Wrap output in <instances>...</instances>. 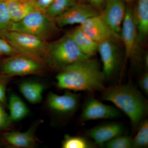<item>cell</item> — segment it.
Wrapping results in <instances>:
<instances>
[{
	"label": "cell",
	"instance_id": "1",
	"mask_svg": "<svg viewBox=\"0 0 148 148\" xmlns=\"http://www.w3.org/2000/svg\"><path fill=\"white\" fill-rule=\"evenodd\" d=\"M58 88L69 91H102L106 79L99 64L90 58L66 66L56 77Z\"/></svg>",
	"mask_w": 148,
	"mask_h": 148
},
{
	"label": "cell",
	"instance_id": "2",
	"mask_svg": "<svg viewBox=\"0 0 148 148\" xmlns=\"http://www.w3.org/2000/svg\"><path fill=\"white\" fill-rule=\"evenodd\" d=\"M103 101L113 103L130 120L133 129L137 128L148 113V101L134 85L130 83L105 88L102 91Z\"/></svg>",
	"mask_w": 148,
	"mask_h": 148
},
{
	"label": "cell",
	"instance_id": "3",
	"mask_svg": "<svg viewBox=\"0 0 148 148\" xmlns=\"http://www.w3.org/2000/svg\"><path fill=\"white\" fill-rule=\"evenodd\" d=\"M90 58L84 54L76 44L70 32L48 43L45 61L53 69H62L78 62Z\"/></svg>",
	"mask_w": 148,
	"mask_h": 148
},
{
	"label": "cell",
	"instance_id": "4",
	"mask_svg": "<svg viewBox=\"0 0 148 148\" xmlns=\"http://www.w3.org/2000/svg\"><path fill=\"white\" fill-rule=\"evenodd\" d=\"M25 33L47 41L58 31L54 19L36 9L21 21L13 22L11 31Z\"/></svg>",
	"mask_w": 148,
	"mask_h": 148
},
{
	"label": "cell",
	"instance_id": "5",
	"mask_svg": "<svg viewBox=\"0 0 148 148\" xmlns=\"http://www.w3.org/2000/svg\"><path fill=\"white\" fill-rule=\"evenodd\" d=\"M3 39L6 40L19 54L43 62L46 56L48 43L38 37L21 32L10 31Z\"/></svg>",
	"mask_w": 148,
	"mask_h": 148
},
{
	"label": "cell",
	"instance_id": "6",
	"mask_svg": "<svg viewBox=\"0 0 148 148\" xmlns=\"http://www.w3.org/2000/svg\"><path fill=\"white\" fill-rule=\"evenodd\" d=\"M42 63L27 56L16 54L3 60L1 73L11 77L40 74L44 71Z\"/></svg>",
	"mask_w": 148,
	"mask_h": 148
},
{
	"label": "cell",
	"instance_id": "7",
	"mask_svg": "<svg viewBox=\"0 0 148 148\" xmlns=\"http://www.w3.org/2000/svg\"><path fill=\"white\" fill-rule=\"evenodd\" d=\"M120 38L124 45L125 59L133 62L138 59V32L134 19L133 11L126 8L125 16L122 24Z\"/></svg>",
	"mask_w": 148,
	"mask_h": 148
},
{
	"label": "cell",
	"instance_id": "8",
	"mask_svg": "<svg viewBox=\"0 0 148 148\" xmlns=\"http://www.w3.org/2000/svg\"><path fill=\"white\" fill-rule=\"evenodd\" d=\"M120 116V112L117 108L104 104L96 98H90L84 105L81 118L85 121L115 119Z\"/></svg>",
	"mask_w": 148,
	"mask_h": 148
},
{
	"label": "cell",
	"instance_id": "9",
	"mask_svg": "<svg viewBox=\"0 0 148 148\" xmlns=\"http://www.w3.org/2000/svg\"><path fill=\"white\" fill-rule=\"evenodd\" d=\"M126 8L123 0H107L105 8L101 13L116 38H120L122 24Z\"/></svg>",
	"mask_w": 148,
	"mask_h": 148
},
{
	"label": "cell",
	"instance_id": "10",
	"mask_svg": "<svg viewBox=\"0 0 148 148\" xmlns=\"http://www.w3.org/2000/svg\"><path fill=\"white\" fill-rule=\"evenodd\" d=\"M100 13L93 6L85 4H76L64 13L54 19L58 27L82 24L92 16Z\"/></svg>",
	"mask_w": 148,
	"mask_h": 148
},
{
	"label": "cell",
	"instance_id": "11",
	"mask_svg": "<svg viewBox=\"0 0 148 148\" xmlns=\"http://www.w3.org/2000/svg\"><path fill=\"white\" fill-rule=\"evenodd\" d=\"M79 100V95L69 90L61 95L50 92L47 96V104L48 108L56 113L68 116L77 110Z\"/></svg>",
	"mask_w": 148,
	"mask_h": 148
},
{
	"label": "cell",
	"instance_id": "12",
	"mask_svg": "<svg viewBox=\"0 0 148 148\" xmlns=\"http://www.w3.org/2000/svg\"><path fill=\"white\" fill-rule=\"evenodd\" d=\"M98 51L103 64V71L106 79H110L115 73L119 64V54L113 39L98 43Z\"/></svg>",
	"mask_w": 148,
	"mask_h": 148
},
{
	"label": "cell",
	"instance_id": "13",
	"mask_svg": "<svg viewBox=\"0 0 148 148\" xmlns=\"http://www.w3.org/2000/svg\"><path fill=\"white\" fill-rule=\"evenodd\" d=\"M79 26L86 34L98 43L115 38L101 13L88 18Z\"/></svg>",
	"mask_w": 148,
	"mask_h": 148
},
{
	"label": "cell",
	"instance_id": "14",
	"mask_svg": "<svg viewBox=\"0 0 148 148\" xmlns=\"http://www.w3.org/2000/svg\"><path fill=\"white\" fill-rule=\"evenodd\" d=\"M124 132V128L121 124L112 122L92 127L87 130L86 134L93 140L96 146L102 147L113 138L123 135Z\"/></svg>",
	"mask_w": 148,
	"mask_h": 148
},
{
	"label": "cell",
	"instance_id": "15",
	"mask_svg": "<svg viewBox=\"0 0 148 148\" xmlns=\"http://www.w3.org/2000/svg\"><path fill=\"white\" fill-rule=\"evenodd\" d=\"M37 123L31 126L24 132L11 131L5 132L3 138L6 143L14 148H32L34 147L38 143L36 134Z\"/></svg>",
	"mask_w": 148,
	"mask_h": 148
},
{
	"label": "cell",
	"instance_id": "16",
	"mask_svg": "<svg viewBox=\"0 0 148 148\" xmlns=\"http://www.w3.org/2000/svg\"><path fill=\"white\" fill-rule=\"evenodd\" d=\"M133 14L138 32V42L140 43L144 40L148 34V0H138Z\"/></svg>",
	"mask_w": 148,
	"mask_h": 148
},
{
	"label": "cell",
	"instance_id": "17",
	"mask_svg": "<svg viewBox=\"0 0 148 148\" xmlns=\"http://www.w3.org/2000/svg\"><path fill=\"white\" fill-rule=\"evenodd\" d=\"M5 3L13 22L21 21L37 9L34 3L24 2L18 0H7Z\"/></svg>",
	"mask_w": 148,
	"mask_h": 148
},
{
	"label": "cell",
	"instance_id": "18",
	"mask_svg": "<svg viewBox=\"0 0 148 148\" xmlns=\"http://www.w3.org/2000/svg\"><path fill=\"white\" fill-rule=\"evenodd\" d=\"M70 33L76 44L83 53L90 57L95 55L98 51V43L86 34L79 26Z\"/></svg>",
	"mask_w": 148,
	"mask_h": 148
},
{
	"label": "cell",
	"instance_id": "19",
	"mask_svg": "<svg viewBox=\"0 0 148 148\" xmlns=\"http://www.w3.org/2000/svg\"><path fill=\"white\" fill-rule=\"evenodd\" d=\"M45 86L38 82L26 81L19 84V90L24 98L29 103L37 104L42 99Z\"/></svg>",
	"mask_w": 148,
	"mask_h": 148
},
{
	"label": "cell",
	"instance_id": "20",
	"mask_svg": "<svg viewBox=\"0 0 148 148\" xmlns=\"http://www.w3.org/2000/svg\"><path fill=\"white\" fill-rule=\"evenodd\" d=\"M9 116L12 122H18L27 117L29 114L28 107L18 95L11 93L8 99Z\"/></svg>",
	"mask_w": 148,
	"mask_h": 148
},
{
	"label": "cell",
	"instance_id": "21",
	"mask_svg": "<svg viewBox=\"0 0 148 148\" xmlns=\"http://www.w3.org/2000/svg\"><path fill=\"white\" fill-rule=\"evenodd\" d=\"M97 146L87 138L66 134L61 143L63 148H92Z\"/></svg>",
	"mask_w": 148,
	"mask_h": 148
},
{
	"label": "cell",
	"instance_id": "22",
	"mask_svg": "<svg viewBox=\"0 0 148 148\" xmlns=\"http://www.w3.org/2000/svg\"><path fill=\"white\" fill-rule=\"evenodd\" d=\"M77 3L76 0H54L45 12L54 19Z\"/></svg>",
	"mask_w": 148,
	"mask_h": 148
},
{
	"label": "cell",
	"instance_id": "23",
	"mask_svg": "<svg viewBox=\"0 0 148 148\" xmlns=\"http://www.w3.org/2000/svg\"><path fill=\"white\" fill-rule=\"evenodd\" d=\"M137 134L132 138V148H145L148 147V121L143 120L138 125Z\"/></svg>",
	"mask_w": 148,
	"mask_h": 148
},
{
	"label": "cell",
	"instance_id": "24",
	"mask_svg": "<svg viewBox=\"0 0 148 148\" xmlns=\"http://www.w3.org/2000/svg\"><path fill=\"white\" fill-rule=\"evenodd\" d=\"M13 22L10 18L5 3L0 2V38L11 31Z\"/></svg>",
	"mask_w": 148,
	"mask_h": 148
},
{
	"label": "cell",
	"instance_id": "25",
	"mask_svg": "<svg viewBox=\"0 0 148 148\" xmlns=\"http://www.w3.org/2000/svg\"><path fill=\"white\" fill-rule=\"evenodd\" d=\"M132 142V137L122 135L108 141L104 146L107 148H131Z\"/></svg>",
	"mask_w": 148,
	"mask_h": 148
},
{
	"label": "cell",
	"instance_id": "26",
	"mask_svg": "<svg viewBox=\"0 0 148 148\" xmlns=\"http://www.w3.org/2000/svg\"><path fill=\"white\" fill-rule=\"evenodd\" d=\"M11 77H12L0 73V103L4 105L6 103L7 86Z\"/></svg>",
	"mask_w": 148,
	"mask_h": 148
},
{
	"label": "cell",
	"instance_id": "27",
	"mask_svg": "<svg viewBox=\"0 0 148 148\" xmlns=\"http://www.w3.org/2000/svg\"><path fill=\"white\" fill-rule=\"evenodd\" d=\"M17 54L19 53L6 40L0 38V56H9Z\"/></svg>",
	"mask_w": 148,
	"mask_h": 148
},
{
	"label": "cell",
	"instance_id": "28",
	"mask_svg": "<svg viewBox=\"0 0 148 148\" xmlns=\"http://www.w3.org/2000/svg\"><path fill=\"white\" fill-rule=\"evenodd\" d=\"M12 122L9 115L6 112L2 103H0V131L7 129L10 127Z\"/></svg>",
	"mask_w": 148,
	"mask_h": 148
},
{
	"label": "cell",
	"instance_id": "29",
	"mask_svg": "<svg viewBox=\"0 0 148 148\" xmlns=\"http://www.w3.org/2000/svg\"><path fill=\"white\" fill-rule=\"evenodd\" d=\"M139 86L146 95H148V73L146 72L140 77L138 81Z\"/></svg>",
	"mask_w": 148,
	"mask_h": 148
},
{
	"label": "cell",
	"instance_id": "30",
	"mask_svg": "<svg viewBox=\"0 0 148 148\" xmlns=\"http://www.w3.org/2000/svg\"><path fill=\"white\" fill-rule=\"evenodd\" d=\"M54 0H35L34 5L36 8L45 12Z\"/></svg>",
	"mask_w": 148,
	"mask_h": 148
},
{
	"label": "cell",
	"instance_id": "31",
	"mask_svg": "<svg viewBox=\"0 0 148 148\" xmlns=\"http://www.w3.org/2000/svg\"><path fill=\"white\" fill-rule=\"evenodd\" d=\"M96 9L102 10L107 0H87Z\"/></svg>",
	"mask_w": 148,
	"mask_h": 148
},
{
	"label": "cell",
	"instance_id": "32",
	"mask_svg": "<svg viewBox=\"0 0 148 148\" xmlns=\"http://www.w3.org/2000/svg\"><path fill=\"white\" fill-rule=\"evenodd\" d=\"M143 64L145 66V68L146 70H147L148 68V54L146 53L144 56L143 58Z\"/></svg>",
	"mask_w": 148,
	"mask_h": 148
},
{
	"label": "cell",
	"instance_id": "33",
	"mask_svg": "<svg viewBox=\"0 0 148 148\" xmlns=\"http://www.w3.org/2000/svg\"><path fill=\"white\" fill-rule=\"evenodd\" d=\"M27 3H34L35 0H18Z\"/></svg>",
	"mask_w": 148,
	"mask_h": 148
},
{
	"label": "cell",
	"instance_id": "34",
	"mask_svg": "<svg viewBox=\"0 0 148 148\" xmlns=\"http://www.w3.org/2000/svg\"><path fill=\"white\" fill-rule=\"evenodd\" d=\"M134 0H123L124 2H125L126 3H130L132 2L133 1H134Z\"/></svg>",
	"mask_w": 148,
	"mask_h": 148
},
{
	"label": "cell",
	"instance_id": "35",
	"mask_svg": "<svg viewBox=\"0 0 148 148\" xmlns=\"http://www.w3.org/2000/svg\"><path fill=\"white\" fill-rule=\"evenodd\" d=\"M7 1V0H0V2H5Z\"/></svg>",
	"mask_w": 148,
	"mask_h": 148
}]
</instances>
